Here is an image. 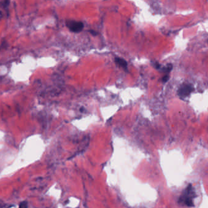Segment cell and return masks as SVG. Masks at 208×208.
<instances>
[{"label": "cell", "instance_id": "obj_1", "mask_svg": "<svg viewBox=\"0 0 208 208\" xmlns=\"http://www.w3.org/2000/svg\"><path fill=\"white\" fill-rule=\"evenodd\" d=\"M194 195L195 193L193 187L189 184L187 187L184 189L181 197H180V201L186 206H192L193 204V200L194 198Z\"/></svg>", "mask_w": 208, "mask_h": 208}, {"label": "cell", "instance_id": "obj_2", "mask_svg": "<svg viewBox=\"0 0 208 208\" xmlns=\"http://www.w3.org/2000/svg\"><path fill=\"white\" fill-rule=\"evenodd\" d=\"M66 25L71 31L74 33L81 32L84 27V25L82 22L74 20L67 21L66 22Z\"/></svg>", "mask_w": 208, "mask_h": 208}, {"label": "cell", "instance_id": "obj_3", "mask_svg": "<svg viewBox=\"0 0 208 208\" xmlns=\"http://www.w3.org/2000/svg\"><path fill=\"white\" fill-rule=\"evenodd\" d=\"M193 88L191 85H183L179 88L178 94L181 99L187 97L193 91Z\"/></svg>", "mask_w": 208, "mask_h": 208}, {"label": "cell", "instance_id": "obj_4", "mask_svg": "<svg viewBox=\"0 0 208 208\" xmlns=\"http://www.w3.org/2000/svg\"><path fill=\"white\" fill-rule=\"evenodd\" d=\"M115 61L116 63L119 65V67L124 68V69L127 68V63L124 59H123L120 57H115Z\"/></svg>", "mask_w": 208, "mask_h": 208}, {"label": "cell", "instance_id": "obj_5", "mask_svg": "<svg viewBox=\"0 0 208 208\" xmlns=\"http://www.w3.org/2000/svg\"><path fill=\"white\" fill-rule=\"evenodd\" d=\"M19 208H27V202L26 201L21 202L19 206Z\"/></svg>", "mask_w": 208, "mask_h": 208}, {"label": "cell", "instance_id": "obj_6", "mask_svg": "<svg viewBox=\"0 0 208 208\" xmlns=\"http://www.w3.org/2000/svg\"><path fill=\"white\" fill-rule=\"evenodd\" d=\"M169 79V75L168 74H166V75H165L163 77V79H162V81H163L164 83H165V82H167L168 81Z\"/></svg>", "mask_w": 208, "mask_h": 208}]
</instances>
